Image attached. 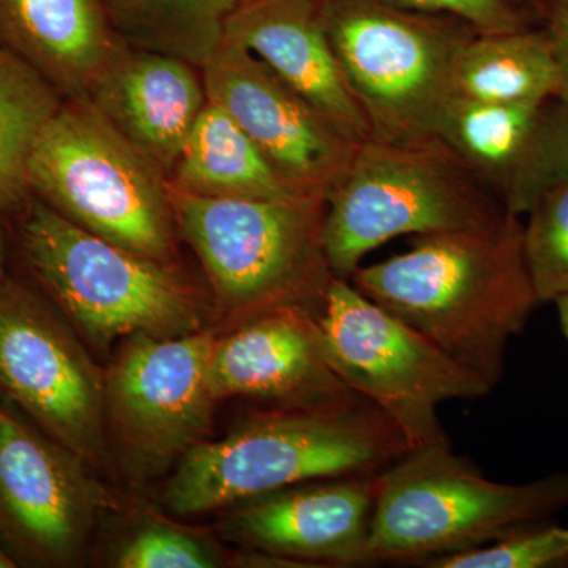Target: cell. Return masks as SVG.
<instances>
[{
  "instance_id": "obj_7",
  "label": "cell",
  "mask_w": 568,
  "mask_h": 568,
  "mask_svg": "<svg viewBox=\"0 0 568 568\" xmlns=\"http://www.w3.org/2000/svg\"><path fill=\"white\" fill-rule=\"evenodd\" d=\"M320 7L369 140L406 144L439 136L455 100L458 52L476 29L398 0H320Z\"/></svg>"
},
{
  "instance_id": "obj_2",
  "label": "cell",
  "mask_w": 568,
  "mask_h": 568,
  "mask_svg": "<svg viewBox=\"0 0 568 568\" xmlns=\"http://www.w3.org/2000/svg\"><path fill=\"white\" fill-rule=\"evenodd\" d=\"M409 450L394 422L358 394L268 405L190 450L164 478L160 506L182 518L219 514L306 481L379 476Z\"/></svg>"
},
{
  "instance_id": "obj_29",
  "label": "cell",
  "mask_w": 568,
  "mask_h": 568,
  "mask_svg": "<svg viewBox=\"0 0 568 568\" xmlns=\"http://www.w3.org/2000/svg\"><path fill=\"white\" fill-rule=\"evenodd\" d=\"M7 256H9V222H7L6 213L0 209V284L9 275Z\"/></svg>"
},
{
  "instance_id": "obj_6",
  "label": "cell",
  "mask_w": 568,
  "mask_h": 568,
  "mask_svg": "<svg viewBox=\"0 0 568 568\" xmlns=\"http://www.w3.org/2000/svg\"><path fill=\"white\" fill-rule=\"evenodd\" d=\"M440 140H366L325 194L324 246L339 278L402 235L477 230L507 215Z\"/></svg>"
},
{
  "instance_id": "obj_25",
  "label": "cell",
  "mask_w": 568,
  "mask_h": 568,
  "mask_svg": "<svg viewBox=\"0 0 568 568\" xmlns=\"http://www.w3.org/2000/svg\"><path fill=\"white\" fill-rule=\"evenodd\" d=\"M523 223V253L540 304L568 295V179L545 194Z\"/></svg>"
},
{
  "instance_id": "obj_12",
  "label": "cell",
  "mask_w": 568,
  "mask_h": 568,
  "mask_svg": "<svg viewBox=\"0 0 568 568\" xmlns=\"http://www.w3.org/2000/svg\"><path fill=\"white\" fill-rule=\"evenodd\" d=\"M0 399V548L17 567L78 568L126 497Z\"/></svg>"
},
{
  "instance_id": "obj_31",
  "label": "cell",
  "mask_w": 568,
  "mask_h": 568,
  "mask_svg": "<svg viewBox=\"0 0 568 568\" xmlns=\"http://www.w3.org/2000/svg\"><path fill=\"white\" fill-rule=\"evenodd\" d=\"M510 6L529 13L530 10L544 11L548 0H507Z\"/></svg>"
},
{
  "instance_id": "obj_8",
  "label": "cell",
  "mask_w": 568,
  "mask_h": 568,
  "mask_svg": "<svg viewBox=\"0 0 568 568\" xmlns=\"http://www.w3.org/2000/svg\"><path fill=\"white\" fill-rule=\"evenodd\" d=\"M32 196L82 230L152 260L182 264L168 175L88 100H65L28 170Z\"/></svg>"
},
{
  "instance_id": "obj_18",
  "label": "cell",
  "mask_w": 568,
  "mask_h": 568,
  "mask_svg": "<svg viewBox=\"0 0 568 568\" xmlns=\"http://www.w3.org/2000/svg\"><path fill=\"white\" fill-rule=\"evenodd\" d=\"M88 102L170 178L209 99L200 67L125 44Z\"/></svg>"
},
{
  "instance_id": "obj_24",
  "label": "cell",
  "mask_w": 568,
  "mask_h": 568,
  "mask_svg": "<svg viewBox=\"0 0 568 568\" xmlns=\"http://www.w3.org/2000/svg\"><path fill=\"white\" fill-rule=\"evenodd\" d=\"M115 515L119 526L104 547V567H234V548L213 529L181 525L162 511L141 507L130 499H125Z\"/></svg>"
},
{
  "instance_id": "obj_15",
  "label": "cell",
  "mask_w": 568,
  "mask_h": 568,
  "mask_svg": "<svg viewBox=\"0 0 568 568\" xmlns=\"http://www.w3.org/2000/svg\"><path fill=\"white\" fill-rule=\"evenodd\" d=\"M439 138L511 215L568 179V106L558 97L491 104L455 99Z\"/></svg>"
},
{
  "instance_id": "obj_27",
  "label": "cell",
  "mask_w": 568,
  "mask_h": 568,
  "mask_svg": "<svg viewBox=\"0 0 568 568\" xmlns=\"http://www.w3.org/2000/svg\"><path fill=\"white\" fill-rule=\"evenodd\" d=\"M405 6L452 14L477 32H507L529 28L528 13L507 0H398Z\"/></svg>"
},
{
  "instance_id": "obj_32",
  "label": "cell",
  "mask_w": 568,
  "mask_h": 568,
  "mask_svg": "<svg viewBox=\"0 0 568 568\" xmlns=\"http://www.w3.org/2000/svg\"><path fill=\"white\" fill-rule=\"evenodd\" d=\"M17 567V564L9 558V556L6 555V552L2 551V548H0V568H14Z\"/></svg>"
},
{
  "instance_id": "obj_17",
  "label": "cell",
  "mask_w": 568,
  "mask_h": 568,
  "mask_svg": "<svg viewBox=\"0 0 568 568\" xmlns=\"http://www.w3.org/2000/svg\"><path fill=\"white\" fill-rule=\"evenodd\" d=\"M233 41L267 63L343 136L362 144L369 126L324 28L320 0H241L224 24Z\"/></svg>"
},
{
  "instance_id": "obj_1",
  "label": "cell",
  "mask_w": 568,
  "mask_h": 568,
  "mask_svg": "<svg viewBox=\"0 0 568 568\" xmlns=\"http://www.w3.org/2000/svg\"><path fill=\"white\" fill-rule=\"evenodd\" d=\"M349 280L489 388L540 305L511 213L477 230L417 235L407 252L361 265Z\"/></svg>"
},
{
  "instance_id": "obj_26",
  "label": "cell",
  "mask_w": 568,
  "mask_h": 568,
  "mask_svg": "<svg viewBox=\"0 0 568 568\" xmlns=\"http://www.w3.org/2000/svg\"><path fill=\"white\" fill-rule=\"evenodd\" d=\"M428 568H566L568 567L567 526L537 523L504 540L432 560Z\"/></svg>"
},
{
  "instance_id": "obj_14",
  "label": "cell",
  "mask_w": 568,
  "mask_h": 568,
  "mask_svg": "<svg viewBox=\"0 0 568 568\" xmlns=\"http://www.w3.org/2000/svg\"><path fill=\"white\" fill-rule=\"evenodd\" d=\"M377 488L379 476L306 481L224 508L213 530L230 547L265 552L293 567L372 566Z\"/></svg>"
},
{
  "instance_id": "obj_20",
  "label": "cell",
  "mask_w": 568,
  "mask_h": 568,
  "mask_svg": "<svg viewBox=\"0 0 568 568\" xmlns=\"http://www.w3.org/2000/svg\"><path fill=\"white\" fill-rule=\"evenodd\" d=\"M168 182L179 192L204 197L310 196L284 181L234 119L211 102L194 123Z\"/></svg>"
},
{
  "instance_id": "obj_30",
  "label": "cell",
  "mask_w": 568,
  "mask_h": 568,
  "mask_svg": "<svg viewBox=\"0 0 568 568\" xmlns=\"http://www.w3.org/2000/svg\"><path fill=\"white\" fill-rule=\"evenodd\" d=\"M552 304H555L556 310H558L560 331H562L568 343V295L559 297L558 301L552 302Z\"/></svg>"
},
{
  "instance_id": "obj_28",
  "label": "cell",
  "mask_w": 568,
  "mask_h": 568,
  "mask_svg": "<svg viewBox=\"0 0 568 568\" xmlns=\"http://www.w3.org/2000/svg\"><path fill=\"white\" fill-rule=\"evenodd\" d=\"M544 13L547 17L544 32L558 67V99L568 106V0H548Z\"/></svg>"
},
{
  "instance_id": "obj_21",
  "label": "cell",
  "mask_w": 568,
  "mask_h": 568,
  "mask_svg": "<svg viewBox=\"0 0 568 568\" xmlns=\"http://www.w3.org/2000/svg\"><path fill=\"white\" fill-rule=\"evenodd\" d=\"M455 99L510 104L558 97L559 74L544 29L476 32L459 50Z\"/></svg>"
},
{
  "instance_id": "obj_5",
  "label": "cell",
  "mask_w": 568,
  "mask_h": 568,
  "mask_svg": "<svg viewBox=\"0 0 568 568\" xmlns=\"http://www.w3.org/2000/svg\"><path fill=\"white\" fill-rule=\"evenodd\" d=\"M566 507L567 473L503 484L448 443L413 448L379 474L369 562L425 567L496 544Z\"/></svg>"
},
{
  "instance_id": "obj_13",
  "label": "cell",
  "mask_w": 568,
  "mask_h": 568,
  "mask_svg": "<svg viewBox=\"0 0 568 568\" xmlns=\"http://www.w3.org/2000/svg\"><path fill=\"white\" fill-rule=\"evenodd\" d=\"M209 102L226 111L297 192L323 196L357 144L241 44L223 40L201 67Z\"/></svg>"
},
{
  "instance_id": "obj_10",
  "label": "cell",
  "mask_w": 568,
  "mask_h": 568,
  "mask_svg": "<svg viewBox=\"0 0 568 568\" xmlns=\"http://www.w3.org/2000/svg\"><path fill=\"white\" fill-rule=\"evenodd\" d=\"M316 320L336 375L379 407L410 448L448 443L440 406L493 392L351 280L334 276Z\"/></svg>"
},
{
  "instance_id": "obj_9",
  "label": "cell",
  "mask_w": 568,
  "mask_h": 568,
  "mask_svg": "<svg viewBox=\"0 0 568 568\" xmlns=\"http://www.w3.org/2000/svg\"><path fill=\"white\" fill-rule=\"evenodd\" d=\"M216 332L123 338L104 365V425L112 470L132 488L173 473L209 439L219 403L209 387Z\"/></svg>"
},
{
  "instance_id": "obj_16",
  "label": "cell",
  "mask_w": 568,
  "mask_h": 568,
  "mask_svg": "<svg viewBox=\"0 0 568 568\" xmlns=\"http://www.w3.org/2000/svg\"><path fill=\"white\" fill-rule=\"evenodd\" d=\"M215 402L313 405L357 394L328 364L316 313L284 308L216 335L209 364Z\"/></svg>"
},
{
  "instance_id": "obj_4",
  "label": "cell",
  "mask_w": 568,
  "mask_h": 568,
  "mask_svg": "<svg viewBox=\"0 0 568 568\" xmlns=\"http://www.w3.org/2000/svg\"><path fill=\"white\" fill-rule=\"evenodd\" d=\"M182 244L203 267L216 335L284 308L320 312L334 280L323 196L204 197L171 189Z\"/></svg>"
},
{
  "instance_id": "obj_19",
  "label": "cell",
  "mask_w": 568,
  "mask_h": 568,
  "mask_svg": "<svg viewBox=\"0 0 568 568\" xmlns=\"http://www.w3.org/2000/svg\"><path fill=\"white\" fill-rule=\"evenodd\" d=\"M0 44L63 100H88L125 47L102 0H0Z\"/></svg>"
},
{
  "instance_id": "obj_3",
  "label": "cell",
  "mask_w": 568,
  "mask_h": 568,
  "mask_svg": "<svg viewBox=\"0 0 568 568\" xmlns=\"http://www.w3.org/2000/svg\"><path fill=\"white\" fill-rule=\"evenodd\" d=\"M22 274L69 320L97 358L126 336L212 327L207 290L182 264L152 260L88 233L32 196L7 216Z\"/></svg>"
},
{
  "instance_id": "obj_11",
  "label": "cell",
  "mask_w": 568,
  "mask_h": 568,
  "mask_svg": "<svg viewBox=\"0 0 568 568\" xmlns=\"http://www.w3.org/2000/svg\"><path fill=\"white\" fill-rule=\"evenodd\" d=\"M0 399L97 473H111L104 365L24 275L0 284Z\"/></svg>"
},
{
  "instance_id": "obj_22",
  "label": "cell",
  "mask_w": 568,
  "mask_h": 568,
  "mask_svg": "<svg viewBox=\"0 0 568 568\" xmlns=\"http://www.w3.org/2000/svg\"><path fill=\"white\" fill-rule=\"evenodd\" d=\"M126 47L163 52L203 67L222 44L241 0H102Z\"/></svg>"
},
{
  "instance_id": "obj_23",
  "label": "cell",
  "mask_w": 568,
  "mask_h": 568,
  "mask_svg": "<svg viewBox=\"0 0 568 568\" xmlns=\"http://www.w3.org/2000/svg\"><path fill=\"white\" fill-rule=\"evenodd\" d=\"M63 102L50 82L0 44V209L7 216L32 197L29 162Z\"/></svg>"
}]
</instances>
